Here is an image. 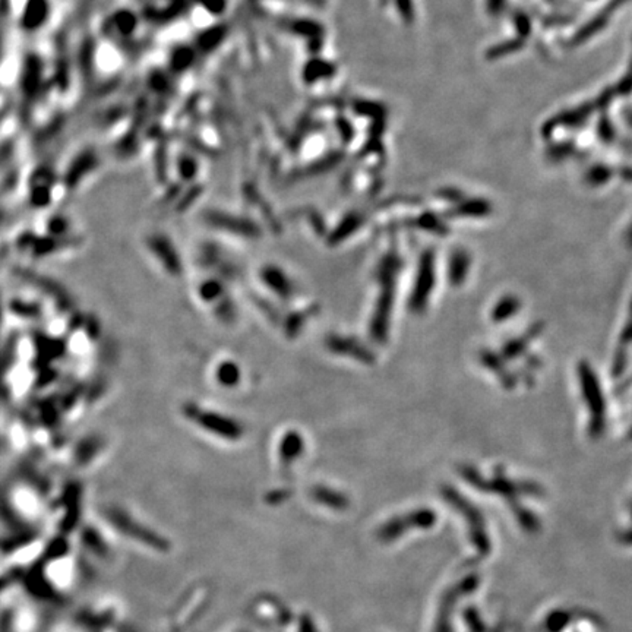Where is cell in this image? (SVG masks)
Instances as JSON below:
<instances>
[{
	"mask_svg": "<svg viewBox=\"0 0 632 632\" xmlns=\"http://www.w3.org/2000/svg\"><path fill=\"white\" fill-rule=\"evenodd\" d=\"M213 380L222 390H236L243 382V369L238 360L222 357L217 360L211 371Z\"/></svg>",
	"mask_w": 632,
	"mask_h": 632,
	"instance_id": "52a82bcc",
	"label": "cell"
},
{
	"mask_svg": "<svg viewBox=\"0 0 632 632\" xmlns=\"http://www.w3.org/2000/svg\"><path fill=\"white\" fill-rule=\"evenodd\" d=\"M145 247L167 275L174 278L183 275L185 265L180 252L166 233H151L145 239Z\"/></svg>",
	"mask_w": 632,
	"mask_h": 632,
	"instance_id": "3957f363",
	"label": "cell"
},
{
	"mask_svg": "<svg viewBox=\"0 0 632 632\" xmlns=\"http://www.w3.org/2000/svg\"><path fill=\"white\" fill-rule=\"evenodd\" d=\"M207 224L218 231L230 233L231 236H239L242 239H258L261 236V229L258 223L249 222L246 218L223 214H210Z\"/></svg>",
	"mask_w": 632,
	"mask_h": 632,
	"instance_id": "5b68a950",
	"label": "cell"
},
{
	"mask_svg": "<svg viewBox=\"0 0 632 632\" xmlns=\"http://www.w3.org/2000/svg\"><path fill=\"white\" fill-rule=\"evenodd\" d=\"M195 296L222 323H231L236 319V302L233 300L229 283L224 278L222 280L217 275L201 278L195 284Z\"/></svg>",
	"mask_w": 632,
	"mask_h": 632,
	"instance_id": "7a4b0ae2",
	"label": "cell"
},
{
	"mask_svg": "<svg viewBox=\"0 0 632 632\" xmlns=\"http://www.w3.org/2000/svg\"><path fill=\"white\" fill-rule=\"evenodd\" d=\"M109 516H110V524L114 525L116 530L119 532L121 534L128 536L132 540H137L139 543H141V540H145L146 545L158 549L160 552H163V549L164 550L167 549L166 540L157 537L145 525L138 527V523H135L134 520H132L130 514L116 508V509H111L109 512Z\"/></svg>",
	"mask_w": 632,
	"mask_h": 632,
	"instance_id": "277c9868",
	"label": "cell"
},
{
	"mask_svg": "<svg viewBox=\"0 0 632 632\" xmlns=\"http://www.w3.org/2000/svg\"><path fill=\"white\" fill-rule=\"evenodd\" d=\"M258 280L261 286L272 295L282 300H287L291 296V283L283 268H278L274 263H263L258 270Z\"/></svg>",
	"mask_w": 632,
	"mask_h": 632,
	"instance_id": "8992f818",
	"label": "cell"
},
{
	"mask_svg": "<svg viewBox=\"0 0 632 632\" xmlns=\"http://www.w3.org/2000/svg\"><path fill=\"white\" fill-rule=\"evenodd\" d=\"M299 436L296 432H284L280 435L277 440L275 445V454H277V460L280 461V464L287 465L291 461L296 460V455L299 451Z\"/></svg>",
	"mask_w": 632,
	"mask_h": 632,
	"instance_id": "ba28073f",
	"label": "cell"
},
{
	"mask_svg": "<svg viewBox=\"0 0 632 632\" xmlns=\"http://www.w3.org/2000/svg\"><path fill=\"white\" fill-rule=\"evenodd\" d=\"M182 416L196 431L219 442L238 444L246 435L245 424L229 413L196 401H186L182 408Z\"/></svg>",
	"mask_w": 632,
	"mask_h": 632,
	"instance_id": "6da1fadb",
	"label": "cell"
}]
</instances>
